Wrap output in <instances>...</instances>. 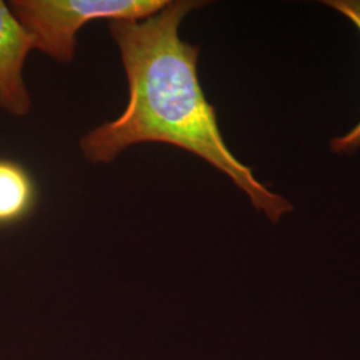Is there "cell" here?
I'll list each match as a JSON object with an SVG mask.
<instances>
[{
  "mask_svg": "<svg viewBox=\"0 0 360 360\" xmlns=\"http://www.w3.org/2000/svg\"><path fill=\"white\" fill-rule=\"evenodd\" d=\"M206 4L168 0L147 19L108 23L127 77L129 102L115 120L87 132L79 147L94 165H108L141 143L178 147L226 174L257 211L276 223L294 207L230 151L198 75L200 47L180 38L183 19Z\"/></svg>",
  "mask_w": 360,
  "mask_h": 360,
  "instance_id": "1",
  "label": "cell"
},
{
  "mask_svg": "<svg viewBox=\"0 0 360 360\" xmlns=\"http://www.w3.org/2000/svg\"><path fill=\"white\" fill-rule=\"evenodd\" d=\"M168 0H11L13 15L35 43V50L59 63H71L77 32L98 19L143 20Z\"/></svg>",
  "mask_w": 360,
  "mask_h": 360,
  "instance_id": "2",
  "label": "cell"
},
{
  "mask_svg": "<svg viewBox=\"0 0 360 360\" xmlns=\"http://www.w3.org/2000/svg\"><path fill=\"white\" fill-rule=\"evenodd\" d=\"M32 50L35 43L31 35L10 6L0 0V108L10 115L22 117L31 111L23 70Z\"/></svg>",
  "mask_w": 360,
  "mask_h": 360,
  "instance_id": "3",
  "label": "cell"
},
{
  "mask_svg": "<svg viewBox=\"0 0 360 360\" xmlns=\"http://www.w3.org/2000/svg\"><path fill=\"white\" fill-rule=\"evenodd\" d=\"M38 186L20 163L0 158V226L26 219L38 205Z\"/></svg>",
  "mask_w": 360,
  "mask_h": 360,
  "instance_id": "4",
  "label": "cell"
},
{
  "mask_svg": "<svg viewBox=\"0 0 360 360\" xmlns=\"http://www.w3.org/2000/svg\"><path fill=\"white\" fill-rule=\"evenodd\" d=\"M323 4L346 16L360 32V0H326L323 1ZM330 147L335 154H354L360 147V120L354 129L348 131L347 134L334 138L330 142Z\"/></svg>",
  "mask_w": 360,
  "mask_h": 360,
  "instance_id": "5",
  "label": "cell"
}]
</instances>
